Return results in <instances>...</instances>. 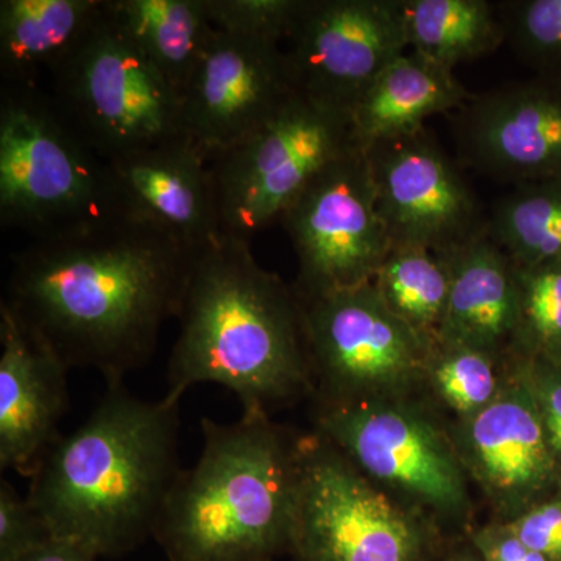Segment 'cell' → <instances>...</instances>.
I'll return each mask as SVG.
<instances>
[{
	"mask_svg": "<svg viewBox=\"0 0 561 561\" xmlns=\"http://www.w3.org/2000/svg\"><path fill=\"white\" fill-rule=\"evenodd\" d=\"M489 234L516 267L561 264V180L513 187L491 208Z\"/></svg>",
	"mask_w": 561,
	"mask_h": 561,
	"instance_id": "cell-25",
	"label": "cell"
},
{
	"mask_svg": "<svg viewBox=\"0 0 561 561\" xmlns=\"http://www.w3.org/2000/svg\"><path fill=\"white\" fill-rule=\"evenodd\" d=\"M197 463L181 470L154 527L169 561H275L289 552L300 440L262 413L202 420Z\"/></svg>",
	"mask_w": 561,
	"mask_h": 561,
	"instance_id": "cell-4",
	"label": "cell"
},
{
	"mask_svg": "<svg viewBox=\"0 0 561 561\" xmlns=\"http://www.w3.org/2000/svg\"><path fill=\"white\" fill-rule=\"evenodd\" d=\"M471 548L482 561H551L524 545L504 522H494L470 534Z\"/></svg>",
	"mask_w": 561,
	"mask_h": 561,
	"instance_id": "cell-33",
	"label": "cell"
},
{
	"mask_svg": "<svg viewBox=\"0 0 561 561\" xmlns=\"http://www.w3.org/2000/svg\"><path fill=\"white\" fill-rule=\"evenodd\" d=\"M401 11L409 49L448 70L505 44L496 5L486 0H401Z\"/></svg>",
	"mask_w": 561,
	"mask_h": 561,
	"instance_id": "cell-23",
	"label": "cell"
},
{
	"mask_svg": "<svg viewBox=\"0 0 561 561\" xmlns=\"http://www.w3.org/2000/svg\"><path fill=\"white\" fill-rule=\"evenodd\" d=\"M559 482H560V486H559V494H560V497H559V500L561 501V474H560V478H559Z\"/></svg>",
	"mask_w": 561,
	"mask_h": 561,
	"instance_id": "cell-36",
	"label": "cell"
},
{
	"mask_svg": "<svg viewBox=\"0 0 561 561\" xmlns=\"http://www.w3.org/2000/svg\"><path fill=\"white\" fill-rule=\"evenodd\" d=\"M354 144L348 114L297 92L253 135L210 160L220 236L250 242Z\"/></svg>",
	"mask_w": 561,
	"mask_h": 561,
	"instance_id": "cell-8",
	"label": "cell"
},
{
	"mask_svg": "<svg viewBox=\"0 0 561 561\" xmlns=\"http://www.w3.org/2000/svg\"><path fill=\"white\" fill-rule=\"evenodd\" d=\"M0 468L31 478L61 437L68 411V368L31 337L0 302Z\"/></svg>",
	"mask_w": 561,
	"mask_h": 561,
	"instance_id": "cell-18",
	"label": "cell"
},
{
	"mask_svg": "<svg viewBox=\"0 0 561 561\" xmlns=\"http://www.w3.org/2000/svg\"><path fill=\"white\" fill-rule=\"evenodd\" d=\"M217 31L283 44L301 0H205Z\"/></svg>",
	"mask_w": 561,
	"mask_h": 561,
	"instance_id": "cell-29",
	"label": "cell"
},
{
	"mask_svg": "<svg viewBox=\"0 0 561 561\" xmlns=\"http://www.w3.org/2000/svg\"><path fill=\"white\" fill-rule=\"evenodd\" d=\"M505 44L535 77L561 83V0L496 3Z\"/></svg>",
	"mask_w": 561,
	"mask_h": 561,
	"instance_id": "cell-28",
	"label": "cell"
},
{
	"mask_svg": "<svg viewBox=\"0 0 561 561\" xmlns=\"http://www.w3.org/2000/svg\"><path fill=\"white\" fill-rule=\"evenodd\" d=\"M508 529L535 552L551 561H561V501L540 502L504 522Z\"/></svg>",
	"mask_w": 561,
	"mask_h": 561,
	"instance_id": "cell-32",
	"label": "cell"
},
{
	"mask_svg": "<svg viewBox=\"0 0 561 561\" xmlns=\"http://www.w3.org/2000/svg\"><path fill=\"white\" fill-rule=\"evenodd\" d=\"M364 150L391 245L446 253L489 228L478 195L430 128Z\"/></svg>",
	"mask_w": 561,
	"mask_h": 561,
	"instance_id": "cell-13",
	"label": "cell"
},
{
	"mask_svg": "<svg viewBox=\"0 0 561 561\" xmlns=\"http://www.w3.org/2000/svg\"><path fill=\"white\" fill-rule=\"evenodd\" d=\"M438 549L434 518L376 485L317 432L301 435L294 561H432Z\"/></svg>",
	"mask_w": 561,
	"mask_h": 561,
	"instance_id": "cell-7",
	"label": "cell"
},
{
	"mask_svg": "<svg viewBox=\"0 0 561 561\" xmlns=\"http://www.w3.org/2000/svg\"><path fill=\"white\" fill-rule=\"evenodd\" d=\"M301 305L319 405L408 398L424 382L434 343L398 319L371 280Z\"/></svg>",
	"mask_w": 561,
	"mask_h": 561,
	"instance_id": "cell-10",
	"label": "cell"
},
{
	"mask_svg": "<svg viewBox=\"0 0 561 561\" xmlns=\"http://www.w3.org/2000/svg\"><path fill=\"white\" fill-rule=\"evenodd\" d=\"M198 251L164 231L108 214L14 254L2 302L68 370L110 386L138 370L176 319Z\"/></svg>",
	"mask_w": 561,
	"mask_h": 561,
	"instance_id": "cell-1",
	"label": "cell"
},
{
	"mask_svg": "<svg viewBox=\"0 0 561 561\" xmlns=\"http://www.w3.org/2000/svg\"><path fill=\"white\" fill-rule=\"evenodd\" d=\"M180 404L110 386L83 424L61 435L31 476L27 500L51 538L121 557L149 537L179 478Z\"/></svg>",
	"mask_w": 561,
	"mask_h": 561,
	"instance_id": "cell-3",
	"label": "cell"
},
{
	"mask_svg": "<svg viewBox=\"0 0 561 561\" xmlns=\"http://www.w3.org/2000/svg\"><path fill=\"white\" fill-rule=\"evenodd\" d=\"M317 434L394 497L431 518L463 522L468 474L437 421L408 398L319 405Z\"/></svg>",
	"mask_w": 561,
	"mask_h": 561,
	"instance_id": "cell-9",
	"label": "cell"
},
{
	"mask_svg": "<svg viewBox=\"0 0 561 561\" xmlns=\"http://www.w3.org/2000/svg\"><path fill=\"white\" fill-rule=\"evenodd\" d=\"M505 368L496 400L459 420L453 434L468 478L489 497L497 522H511L540 504L559 474V457L535 398L508 359Z\"/></svg>",
	"mask_w": 561,
	"mask_h": 561,
	"instance_id": "cell-16",
	"label": "cell"
},
{
	"mask_svg": "<svg viewBox=\"0 0 561 561\" xmlns=\"http://www.w3.org/2000/svg\"><path fill=\"white\" fill-rule=\"evenodd\" d=\"M297 92L279 43L214 28L184 90V130L213 160L253 135Z\"/></svg>",
	"mask_w": 561,
	"mask_h": 561,
	"instance_id": "cell-14",
	"label": "cell"
},
{
	"mask_svg": "<svg viewBox=\"0 0 561 561\" xmlns=\"http://www.w3.org/2000/svg\"><path fill=\"white\" fill-rule=\"evenodd\" d=\"M508 364L535 398L549 442L561 459V365L518 356H508Z\"/></svg>",
	"mask_w": 561,
	"mask_h": 561,
	"instance_id": "cell-31",
	"label": "cell"
},
{
	"mask_svg": "<svg viewBox=\"0 0 561 561\" xmlns=\"http://www.w3.org/2000/svg\"><path fill=\"white\" fill-rule=\"evenodd\" d=\"M113 213L108 164L38 87H2L0 224L33 239Z\"/></svg>",
	"mask_w": 561,
	"mask_h": 561,
	"instance_id": "cell-5",
	"label": "cell"
},
{
	"mask_svg": "<svg viewBox=\"0 0 561 561\" xmlns=\"http://www.w3.org/2000/svg\"><path fill=\"white\" fill-rule=\"evenodd\" d=\"M51 77V101L105 161L186 136L183 98L108 5Z\"/></svg>",
	"mask_w": 561,
	"mask_h": 561,
	"instance_id": "cell-6",
	"label": "cell"
},
{
	"mask_svg": "<svg viewBox=\"0 0 561 561\" xmlns=\"http://www.w3.org/2000/svg\"><path fill=\"white\" fill-rule=\"evenodd\" d=\"M51 540L46 523L9 481H0V561H14Z\"/></svg>",
	"mask_w": 561,
	"mask_h": 561,
	"instance_id": "cell-30",
	"label": "cell"
},
{
	"mask_svg": "<svg viewBox=\"0 0 561 561\" xmlns=\"http://www.w3.org/2000/svg\"><path fill=\"white\" fill-rule=\"evenodd\" d=\"M106 5L183 98L214 33L205 0H106Z\"/></svg>",
	"mask_w": 561,
	"mask_h": 561,
	"instance_id": "cell-22",
	"label": "cell"
},
{
	"mask_svg": "<svg viewBox=\"0 0 561 561\" xmlns=\"http://www.w3.org/2000/svg\"><path fill=\"white\" fill-rule=\"evenodd\" d=\"M14 561H99V557L77 542L51 538Z\"/></svg>",
	"mask_w": 561,
	"mask_h": 561,
	"instance_id": "cell-34",
	"label": "cell"
},
{
	"mask_svg": "<svg viewBox=\"0 0 561 561\" xmlns=\"http://www.w3.org/2000/svg\"><path fill=\"white\" fill-rule=\"evenodd\" d=\"M284 54L297 91L348 114L408 54L401 0H301Z\"/></svg>",
	"mask_w": 561,
	"mask_h": 561,
	"instance_id": "cell-12",
	"label": "cell"
},
{
	"mask_svg": "<svg viewBox=\"0 0 561 561\" xmlns=\"http://www.w3.org/2000/svg\"><path fill=\"white\" fill-rule=\"evenodd\" d=\"M371 283L398 319L437 342L449 297V267L442 253L391 245Z\"/></svg>",
	"mask_w": 561,
	"mask_h": 561,
	"instance_id": "cell-24",
	"label": "cell"
},
{
	"mask_svg": "<svg viewBox=\"0 0 561 561\" xmlns=\"http://www.w3.org/2000/svg\"><path fill=\"white\" fill-rule=\"evenodd\" d=\"M442 254L449 267V297L437 342L507 360L518 319V284L511 256L493 241L489 228Z\"/></svg>",
	"mask_w": 561,
	"mask_h": 561,
	"instance_id": "cell-19",
	"label": "cell"
},
{
	"mask_svg": "<svg viewBox=\"0 0 561 561\" xmlns=\"http://www.w3.org/2000/svg\"><path fill=\"white\" fill-rule=\"evenodd\" d=\"M162 400L219 383L243 413L271 416L312 391L305 311L297 291L254 260L250 242L219 236L192 264Z\"/></svg>",
	"mask_w": 561,
	"mask_h": 561,
	"instance_id": "cell-2",
	"label": "cell"
},
{
	"mask_svg": "<svg viewBox=\"0 0 561 561\" xmlns=\"http://www.w3.org/2000/svg\"><path fill=\"white\" fill-rule=\"evenodd\" d=\"M113 213L201 251L220 236L210 160L190 136L106 161Z\"/></svg>",
	"mask_w": 561,
	"mask_h": 561,
	"instance_id": "cell-17",
	"label": "cell"
},
{
	"mask_svg": "<svg viewBox=\"0 0 561 561\" xmlns=\"http://www.w3.org/2000/svg\"><path fill=\"white\" fill-rule=\"evenodd\" d=\"M445 561H482L478 552L471 548L459 549V551L453 552Z\"/></svg>",
	"mask_w": 561,
	"mask_h": 561,
	"instance_id": "cell-35",
	"label": "cell"
},
{
	"mask_svg": "<svg viewBox=\"0 0 561 561\" xmlns=\"http://www.w3.org/2000/svg\"><path fill=\"white\" fill-rule=\"evenodd\" d=\"M501 359L470 346L435 342L427 360L431 389L459 420L470 419L496 400L505 379Z\"/></svg>",
	"mask_w": 561,
	"mask_h": 561,
	"instance_id": "cell-26",
	"label": "cell"
},
{
	"mask_svg": "<svg viewBox=\"0 0 561 561\" xmlns=\"http://www.w3.org/2000/svg\"><path fill=\"white\" fill-rule=\"evenodd\" d=\"M298 256V298L370 283L391 241L367 153L351 146L319 173L279 219Z\"/></svg>",
	"mask_w": 561,
	"mask_h": 561,
	"instance_id": "cell-11",
	"label": "cell"
},
{
	"mask_svg": "<svg viewBox=\"0 0 561 561\" xmlns=\"http://www.w3.org/2000/svg\"><path fill=\"white\" fill-rule=\"evenodd\" d=\"M453 135L460 160L490 179L561 180V83L534 77L471 95L454 111Z\"/></svg>",
	"mask_w": 561,
	"mask_h": 561,
	"instance_id": "cell-15",
	"label": "cell"
},
{
	"mask_svg": "<svg viewBox=\"0 0 561 561\" xmlns=\"http://www.w3.org/2000/svg\"><path fill=\"white\" fill-rule=\"evenodd\" d=\"M471 95L454 70L409 51L390 62L350 111L354 142L368 149L419 130L435 114L459 110Z\"/></svg>",
	"mask_w": 561,
	"mask_h": 561,
	"instance_id": "cell-20",
	"label": "cell"
},
{
	"mask_svg": "<svg viewBox=\"0 0 561 561\" xmlns=\"http://www.w3.org/2000/svg\"><path fill=\"white\" fill-rule=\"evenodd\" d=\"M516 284L518 319L511 356L561 365V264L516 267Z\"/></svg>",
	"mask_w": 561,
	"mask_h": 561,
	"instance_id": "cell-27",
	"label": "cell"
},
{
	"mask_svg": "<svg viewBox=\"0 0 561 561\" xmlns=\"http://www.w3.org/2000/svg\"><path fill=\"white\" fill-rule=\"evenodd\" d=\"M105 0H2V87H35L41 69L55 68L99 20Z\"/></svg>",
	"mask_w": 561,
	"mask_h": 561,
	"instance_id": "cell-21",
	"label": "cell"
}]
</instances>
